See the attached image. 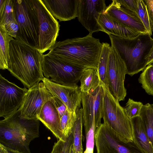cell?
Wrapping results in <instances>:
<instances>
[{
  "mask_svg": "<svg viewBox=\"0 0 153 153\" xmlns=\"http://www.w3.org/2000/svg\"><path fill=\"white\" fill-rule=\"evenodd\" d=\"M138 15L143 24L148 34L152 36V32L146 7L143 0H137Z\"/></svg>",
  "mask_w": 153,
  "mask_h": 153,
  "instance_id": "29",
  "label": "cell"
},
{
  "mask_svg": "<svg viewBox=\"0 0 153 153\" xmlns=\"http://www.w3.org/2000/svg\"><path fill=\"white\" fill-rule=\"evenodd\" d=\"M84 70L74 67L48 53L43 54V75L56 84L67 86L77 85Z\"/></svg>",
  "mask_w": 153,
  "mask_h": 153,
  "instance_id": "7",
  "label": "cell"
},
{
  "mask_svg": "<svg viewBox=\"0 0 153 153\" xmlns=\"http://www.w3.org/2000/svg\"><path fill=\"white\" fill-rule=\"evenodd\" d=\"M98 22L103 32L122 38H132L142 34L138 31L111 19L103 13L100 15Z\"/></svg>",
  "mask_w": 153,
  "mask_h": 153,
  "instance_id": "19",
  "label": "cell"
},
{
  "mask_svg": "<svg viewBox=\"0 0 153 153\" xmlns=\"http://www.w3.org/2000/svg\"><path fill=\"white\" fill-rule=\"evenodd\" d=\"M126 74L127 69L124 61L111 46L108 67V89L119 102L124 100L126 95L124 86Z\"/></svg>",
  "mask_w": 153,
  "mask_h": 153,
  "instance_id": "10",
  "label": "cell"
},
{
  "mask_svg": "<svg viewBox=\"0 0 153 153\" xmlns=\"http://www.w3.org/2000/svg\"><path fill=\"white\" fill-rule=\"evenodd\" d=\"M52 15L60 21L77 17L79 0H42Z\"/></svg>",
  "mask_w": 153,
  "mask_h": 153,
  "instance_id": "17",
  "label": "cell"
},
{
  "mask_svg": "<svg viewBox=\"0 0 153 153\" xmlns=\"http://www.w3.org/2000/svg\"><path fill=\"white\" fill-rule=\"evenodd\" d=\"M112 19L131 27L142 34H148L137 14L120 6L113 0L103 13Z\"/></svg>",
  "mask_w": 153,
  "mask_h": 153,
  "instance_id": "16",
  "label": "cell"
},
{
  "mask_svg": "<svg viewBox=\"0 0 153 153\" xmlns=\"http://www.w3.org/2000/svg\"><path fill=\"white\" fill-rule=\"evenodd\" d=\"M143 0L146 7L153 33V0Z\"/></svg>",
  "mask_w": 153,
  "mask_h": 153,
  "instance_id": "34",
  "label": "cell"
},
{
  "mask_svg": "<svg viewBox=\"0 0 153 153\" xmlns=\"http://www.w3.org/2000/svg\"><path fill=\"white\" fill-rule=\"evenodd\" d=\"M53 100L56 108L61 118L67 109V107L57 97L53 96Z\"/></svg>",
  "mask_w": 153,
  "mask_h": 153,
  "instance_id": "33",
  "label": "cell"
},
{
  "mask_svg": "<svg viewBox=\"0 0 153 153\" xmlns=\"http://www.w3.org/2000/svg\"><path fill=\"white\" fill-rule=\"evenodd\" d=\"M13 39L8 34L4 26L0 25V68L1 69H7L10 43Z\"/></svg>",
  "mask_w": 153,
  "mask_h": 153,
  "instance_id": "23",
  "label": "cell"
},
{
  "mask_svg": "<svg viewBox=\"0 0 153 153\" xmlns=\"http://www.w3.org/2000/svg\"><path fill=\"white\" fill-rule=\"evenodd\" d=\"M3 26L9 35L14 39L16 38L19 26L16 19L7 22Z\"/></svg>",
  "mask_w": 153,
  "mask_h": 153,
  "instance_id": "32",
  "label": "cell"
},
{
  "mask_svg": "<svg viewBox=\"0 0 153 153\" xmlns=\"http://www.w3.org/2000/svg\"><path fill=\"white\" fill-rule=\"evenodd\" d=\"M146 92L153 96V65H147L143 70L138 79Z\"/></svg>",
  "mask_w": 153,
  "mask_h": 153,
  "instance_id": "28",
  "label": "cell"
},
{
  "mask_svg": "<svg viewBox=\"0 0 153 153\" xmlns=\"http://www.w3.org/2000/svg\"><path fill=\"white\" fill-rule=\"evenodd\" d=\"M103 94L101 85L91 89L89 93H82V119L85 134L91 130L95 131L102 124Z\"/></svg>",
  "mask_w": 153,
  "mask_h": 153,
  "instance_id": "9",
  "label": "cell"
},
{
  "mask_svg": "<svg viewBox=\"0 0 153 153\" xmlns=\"http://www.w3.org/2000/svg\"><path fill=\"white\" fill-rule=\"evenodd\" d=\"M80 81L79 87L82 93H89L91 89L101 85L97 68H89L85 69Z\"/></svg>",
  "mask_w": 153,
  "mask_h": 153,
  "instance_id": "21",
  "label": "cell"
},
{
  "mask_svg": "<svg viewBox=\"0 0 153 153\" xmlns=\"http://www.w3.org/2000/svg\"><path fill=\"white\" fill-rule=\"evenodd\" d=\"M39 120L22 118L19 110L0 121V144L22 153H31L30 142L38 138Z\"/></svg>",
  "mask_w": 153,
  "mask_h": 153,
  "instance_id": "3",
  "label": "cell"
},
{
  "mask_svg": "<svg viewBox=\"0 0 153 153\" xmlns=\"http://www.w3.org/2000/svg\"><path fill=\"white\" fill-rule=\"evenodd\" d=\"M77 117L73 128V146L76 153H83L82 144V127L83 126L82 108L76 111Z\"/></svg>",
  "mask_w": 153,
  "mask_h": 153,
  "instance_id": "24",
  "label": "cell"
},
{
  "mask_svg": "<svg viewBox=\"0 0 153 153\" xmlns=\"http://www.w3.org/2000/svg\"><path fill=\"white\" fill-rule=\"evenodd\" d=\"M28 89L9 82L0 75V117L7 118L22 105Z\"/></svg>",
  "mask_w": 153,
  "mask_h": 153,
  "instance_id": "11",
  "label": "cell"
},
{
  "mask_svg": "<svg viewBox=\"0 0 153 153\" xmlns=\"http://www.w3.org/2000/svg\"><path fill=\"white\" fill-rule=\"evenodd\" d=\"M94 139L96 153H133L131 143L120 141L104 123L95 130Z\"/></svg>",
  "mask_w": 153,
  "mask_h": 153,
  "instance_id": "14",
  "label": "cell"
},
{
  "mask_svg": "<svg viewBox=\"0 0 153 153\" xmlns=\"http://www.w3.org/2000/svg\"><path fill=\"white\" fill-rule=\"evenodd\" d=\"M102 86L104 91L102 109L103 123L108 126L120 141L124 143L134 141L135 139L131 120L118 100L106 87Z\"/></svg>",
  "mask_w": 153,
  "mask_h": 153,
  "instance_id": "5",
  "label": "cell"
},
{
  "mask_svg": "<svg viewBox=\"0 0 153 153\" xmlns=\"http://www.w3.org/2000/svg\"><path fill=\"white\" fill-rule=\"evenodd\" d=\"M43 54L35 48L13 38L10 43L7 70L29 89L42 80Z\"/></svg>",
  "mask_w": 153,
  "mask_h": 153,
  "instance_id": "2",
  "label": "cell"
},
{
  "mask_svg": "<svg viewBox=\"0 0 153 153\" xmlns=\"http://www.w3.org/2000/svg\"><path fill=\"white\" fill-rule=\"evenodd\" d=\"M0 153H8L7 149L1 144H0Z\"/></svg>",
  "mask_w": 153,
  "mask_h": 153,
  "instance_id": "36",
  "label": "cell"
},
{
  "mask_svg": "<svg viewBox=\"0 0 153 153\" xmlns=\"http://www.w3.org/2000/svg\"><path fill=\"white\" fill-rule=\"evenodd\" d=\"M76 112H71L67 109L61 118V125L62 140L66 139L72 133L76 121Z\"/></svg>",
  "mask_w": 153,
  "mask_h": 153,
  "instance_id": "27",
  "label": "cell"
},
{
  "mask_svg": "<svg viewBox=\"0 0 153 153\" xmlns=\"http://www.w3.org/2000/svg\"><path fill=\"white\" fill-rule=\"evenodd\" d=\"M69 153H76L74 147L73 143L72 144L71 146L70 150Z\"/></svg>",
  "mask_w": 153,
  "mask_h": 153,
  "instance_id": "37",
  "label": "cell"
},
{
  "mask_svg": "<svg viewBox=\"0 0 153 153\" xmlns=\"http://www.w3.org/2000/svg\"><path fill=\"white\" fill-rule=\"evenodd\" d=\"M19 30L15 39L35 48L39 35V20L33 0H14Z\"/></svg>",
  "mask_w": 153,
  "mask_h": 153,
  "instance_id": "6",
  "label": "cell"
},
{
  "mask_svg": "<svg viewBox=\"0 0 153 153\" xmlns=\"http://www.w3.org/2000/svg\"><path fill=\"white\" fill-rule=\"evenodd\" d=\"M53 97L43 82L28 89L22 105L19 109L20 117L39 120L38 118L43 105Z\"/></svg>",
  "mask_w": 153,
  "mask_h": 153,
  "instance_id": "12",
  "label": "cell"
},
{
  "mask_svg": "<svg viewBox=\"0 0 153 153\" xmlns=\"http://www.w3.org/2000/svg\"><path fill=\"white\" fill-rule=\"evenodd\" d=\"M111 46L107 43H102V47L99 59L97 71L100 81V85L108 89V67L109 55Z\"/></svg>",
  "mask_w": 153,
  "mask_h": 153,
  "instance_id": "22",
  "label": "cell"
},
{
  "mask_svg": "<svg viewBox=\"0 0 153 153\" xmlns=\"http://www.w3.org/2000/svg\"><path fill=\"white\" fill-rule=\"evenodd\" d=\"M107 7L105 0H79L77 17L89 34L92 35L94 32H103L98 20Z\"/></svg>",
  "mask_w": 153,
  "mask_h": 153,
  "instance_id": "13",
  "label": "cell"
},
{
  "mask_svg": "<svg viewBox=\"0 0 153 153\" xmlns=\"http://www.w3.org/2000/svg\"><path fill=\"white\" fill-rule=\"evenodd\" d=\"M116 0L121 7L137 14V0Z\"/></svg>",
  "mask_w": 153,
  "mask_h": 153,
  "instance_id": "31",
  "label": "cell"
},
{
  "mask_svg": "<svg viewBox=\"0 0 153 153\" xmlns=\"http://www.w3.org/2000/svg\"><path fill=\"white\" fill-rule=\"evenodd\" d=\"M143 105L141 102L136 101L129 98L124 109L128 117L131 119L139 116Z\"/></svg>",
  "mask_w": 153,
  "mask_h": 153,
  "instance_id": "30",
  "label": "cell"
},
{
  "mask_svg": "<svg viewBox=\"0 0 153 153\" xmlns=\"http://www.w3.org/2000/svg\"><path fill=\"white\" fill-rule=\"evenodd\" d=\"M38 119L51 131L57 139L63 140L61 118L54 103L53 96L44 104Z\"/></svg>",
  "mask_w": 153,
  "mask_h": 153,
  "instance_id": "18",
  "label": "cell"
},
{
  "mask_svg": "<svg viewBox=\"0 0 153 153\" xmlns=\"http://www.w3.org/2000/svg\"><path fill=\"white\" fill-rule=\"evenodd\" d=\"M111 45L124 61L127 74L132 76L147 66V59L153 46V39L147 34L132 38L108 35Z\"/></svg>",
  "mask_w": 153,
  "mask_h": 153,
  "instance_id": "4",
  "label": "cell"
},
{
  "mask_svg": "<svg viewBox=\"0 0 153 153\" xmlns=\"http://www.w3.org/2000/svg\"><path fill=\"white\" fill-rule=\"evenodd\" d=\"M33 0L39 20V35L36 48L43 54L50 50L55 44L60 25L42 0Z\"/></svg>",
  "mask_w": 153,
  "mask_h": 153,
  "instance_id": "8",
  "label": "cell"
},
{
  "mask_svg": "<svg viewBox=\"0 0 153 153\" xmlns=\"http://www.w3.org/2000/svg\"><path fill=\"white\" fill-rule=\"evenodd\" d=\"M7 149L8 150V153H22L17 151L13 150L8 149Z\"/></svg>",
  "mask_w": 153,
  "mask_h": 153,
  "instance_id": "38",
  "label": "cell"
},
{
  "mask_svg": "<svg viewBox=\"0 0 153 153\" xmlns=\"http://www.w3.org/2000/svg\"><path fill=\"white\" fill-rule=\"evenodd\" d=\"M15 19L14 0H0V25Z\"/></svg>",
  "mask_w": 153,
  "mask_h": 153,
  "instance_id": "26",
  "label": "cell"
},
{
  "mask_svg": "<svg viewBox=\"0 0 153 153\" xmlns=\"http://www.w3.org/2000/svg\"><path fill=\"white\" fill-rule=\"evenodd\" d=\"M147 66L151 65L153 62V46L147 59Z\"/></svg>",
  "mask_w": 153,
  "mask_h": 153,
  "instance_id": "35",
  "label": "cell"
},
{
  "mask_svg": "<svg viewBox=\"0 0 153 153\" xmlns=\"http://www.w3.org/2000/svg\"><path fill=\"white\" fill-rule=\"evenodd\" d=\"M130 120L132 124L135 141L146 153H153V146L140 116L133 117Z\"/></svg>",
  "mask_w": 153,
  "mask_h": 153,
  "instance_id": "20",
  "label": "cell"
},
{
  "mask_svg": "<svg viewBox=\"0 0 153 153\" xmlns=\"http://www.w3.org/2000/svg\"><path fill=\"white\" fill-rule=\"evenodd\" d=\"M139 116L153 146V104L148 103L143 105Z\"/></svg>",
  "mask_w": 153,
  "mask_h": 153,
  "instance_id": "25",
  "label": "cell"
},
{
  "mask_svg": "<svg viewBox=\"0 0 153 153\" xmlns=\"http://www.w3.org/2000/svg\"><path fill=\"white\" fill-rule=\"evenodd\" d=\"M151 64H152L153 65V62H152V63Z\"/></svg>",
  "mask_w": 153,
  "mask_h": 153,
  "instance_id": "39",
  "label": "cell"
},
{
  "mask_svg": "<svg viewBox=\"0 0 153 153\" xmlns=\"http://www.w3.org/2000/svg\"><path fill=\"white\" fill-rule=\"evenodd\" d=\"M52 94L62 102L71 112H76L81 107L82 92L77 85L65 86L55 83L44 77L42 80Z\"/></svg>",
  "mask_w": 153,
  "mask_h": 153,
  "instance_id": "15",
  "label": "cell"
},
{
  "mask_svg": "<svg viewBox=\"0 0 153 153\" xmlns=\"http://www.w3.org/2000/svg\"><path fill=\"white\" fill-rule=\"evenodd\" d=\"M102 47L100 39L88 34L82 37L56 41L48 53L80 69L97 68Z\"/></svg>",
  "mask_w": 153,
  "mask_h": 153,
  "instance_id": "1",
  "label": "cell"
}]
</instances>
